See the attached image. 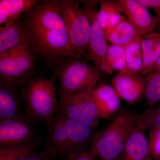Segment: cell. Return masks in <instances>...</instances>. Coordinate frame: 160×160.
Listing matches in <instances>:
<instances>
[{
	"mask_svg": "<svg viewBox=\"0 0 160 160\" xmlns=\"http://www.w3.org/2000/svg\"><path fill=\"white\" fill-rule=\"evenodd\" d=\"M93 95L100 119L110 118L119 109L120 97L113 86L102 84L94 88Z\"/></svg>",
	"mask_w": 160,
	"mask_h": 160,
	"instance_id": "15",
	"label": "cell"
},
{
	"mask_svg": "<svg viewBox=\"0 0 160 160\" xmlns=\"http://www.w3.org/2000/svg\"><path fill=\"white\" fill-rule=\"evenodd\" d=\"M16 88V86L1 80L0 121L22 115Z\"/></svg>",
	"mask_w": 160,
	"mask_h": 160,
	"instance_id": "18",
	"label": "cell"
},
{
	"mask_svg": "<svg viewBox=\"0 0 160 160\" xmlns=\"http://www.w3.org/2000/svg\"><path fill=\"white\" fill-rule=\"evenodd\" d=\"M117 160H152L145 130L138 126L134 128Z\"/></svg>",
	"mask_w": 160,
	"mask_h": 160,
	"instance_id": "14",
	"label": "cell"
},
{
	"mask_svg": "<svg viewBox=\"0 0 160 160\" xmlns=\"http://www.w3.org/2000/svg\"><path fill=\"white\" fill-rule=\"evenodd\" d=\"M125 48L127 69L124 72L130 73H140L143 64L141 37L132 42Z\"/></svg>",
	"mask_w": 160,
	"mask_h": 160,
	"instance_id": "23",
	"label": "cell"
},
{
	"mask_svg": "<svg viewBox=\"0 0 160 160\" xmlns=\"http://www.w3.org/2000/svg\"><path fill=\"white\" fill-rule=\"evenodd\" d=\"M58 2L70 39L68 57L86 59L89 49L91 24L86 11L82 6L80 7L81 1Z\"/></svg>",
	"mask_w": 160,
	"mask_h": 160,
	"instance_id": "5",
	"label": "cell"
},
{
	"mask_svg": "<svg viewBox=\"0 0 160 160\" xmlns=\"http://www.w3.org/2000/svg\"><path fill=\"white\" fill-rule=\"evenodd\" d=\"M100 5L98 18L106 38L120 23L127 19L122 14L124 11L118 1L102 0Z\"/></svg>",
	"mask_w": 160,
	"mask_h": 160,
	"instance_id": "17",
	"label": "cell"
},
{
	"mask_svg": "<svg viewBox=\"0 0 160 160\" xmlns=\"http://www.w3.org/2000/svg\"><path fill=\"white\" fill-rule=\"evenodd\" d=\"M35 54L29 41L0 53L1 80L16 87L26 84L31 79Z\"/></svg>",
	"mask_w": 160,
	"mask_h": 160,
	"instance_id": "6",
	"label": "cell"
},
{
	"mask_svg": "<svg viewBox=\"0 0 160 160\" xmlns=\"http://www.w3.org/2000/svg\"><path fill=\"white\" fill-rule=\"evenodd\" d=\"M59 160H95L90 153L85 151H80L67 155Z\"/></svg>",
	"mask_w": 160,
	"mask_h": 160,
	"instance_id": "29",
	"label": "cell"
},
{
	"mask_svg": "<svg viewBox=\"0 0 160 160\" xmlns=\"http://www.w3.org/2000/svg\"><path fill=\"white\" fill-rule=\"evenodd\" d=\"M60 113L62 117L66 135L72 153L84 151V148L91 144L94 134L93 129Z\"/></svg>",
	"mask_w": 160,
	"mask_h": 160,
	"instance_id": "13",
	"label": "cell"
},
{
	"mask_svg": "<svg viewBox=\"0 0 160 160\" xmlns=\"http://www.w3.org/2000/svg\"><path fill=\"white\" fill-rule=\"evenodd\" d=\"M144 95L148 105L152 108L160 101V74L145 77Z\"/></svg>",
	"mask_w": 160,
	"mask_h": 160,
	"instance_id": "25",
	"label": "cell"
},
{
	"mask_svg": "<svg viewBox=\"0 0 160 160\" xmlns=\"http://www.w3.org/2000/svg\"><path fill=\"white\" fill-rule=\"evenodd\" d=\"M138 126L145 130L160 128V104L155 108H148L142 114H138Z\"/></svg>",
	"mask_w": 160,
	"mask_h": 160,
	"instance_id": "26",
	"label": "cell"
},
{
	"mask_svg": "<svg viewBox=\"0 0 160 160\" xmlns=\"http://www.w3.org/2000/svg\"><path fill=\"white\" fill-rule=\"evenodd\" d=\"M143 64L141 72L152 66L160 57V30L141 37Z\"/></svg>",
	"mask_w": 160,
	"mask_h": 160,
	"instance_id": "20",
	"label": "cell"
},
{
	"mask_svg": "<svg viewBox=\"0 0 160 160\" xmlns=\"http://www.w3.org/2000/svg\"><path fill=\"white\" fill-rule=\"evenodd\" d=\"M83 58L69 57L57 64L55 74L58 79L60 98L94 89L101 78L100 70Z\"/></svg>",
	"mask_w": 160,
	"mask_h": 160,
	"instance_id": "4",
	"label": "cell"
},
{
	"mask_svg": "<svg viewBox=\"0 0 160 160\" xmlns=\"http://www.w3.org/2000/svg\"><path fill=\"white\" fill-rule=\"evenodd\" d=\"M112 82L120 98L129 104L138 102L144 95L145 77L140 73L121 72Z\"/></svg>",
	"mask_w": 160,
	"mask_h": 160,
	"instance_id": "11",
	"label": "cell"
},
{
	"mask_svg": "<svg viewBox=\"0 0 160 160\" xmlns=\"http://www.w3.org/2000/svg\"><path fill=\"white\" fill-rule=\"evenodd\" d=\"M141 37L129 21L126 20L120 23L106 38L111 45L125 47Z\"/></svg>",
	"mask_w": 160,
	"mask_h": 160,
	"instance_id": "22",
	"label": "cell"
},
{
	"mask_svg": "<svg viewBox=\"0 0 160 160\" xmlns=\"http://www.w3.org/2000/svg\"><path fill=\"white\" fill-rule=\"evenodd\" d=\"M48 126L46 146L54 149L59 159L72 153L66 135L62 117L59 112H56L54 117Z\"/></svg>",
	"mask_w": 160,
	"mask_h": 160,
	"instance_id": "12",
	"label": "cell"
},
{
	"mask_svg": "<svg viewBox=\"0 0 160 160\" xmlns=\"http://www.w3.org/2000/svg\"><path fill=\"white\" fill-rule=\"evenodd\" d=\"M158 23L157 29L156 31L160 30V18L158 19Z\"/></svg>",
	"mask_w": 160,
	"mask_h": 160,
	"instance_id": "32",
	"label": "cell"
},
{
	"mask_svg": "<svg viewBox=\"0 0 160 160\" xmlns=\"http://www.w3.org/2000/svg\"><path fill=\"white\" fill-rule=\"evenodd\" d=\"M138 114L128 110L118 113L106 127L93 135L89 152L92 157L102 160H117L138 126Z\"/></svg>",
	"mask_w": 160,
	"mask_h": 160,
	"instance_id": "2",
	"label": "cell"
},
{
	"mask_svg": "<svg viewBox=\"0 0 160 160\" xmlns=\"http://www.w3.org/2000/svg\"><path fill=\"white\" fill-rule=\"evenodd\" d=\"M34 134L32 122L25 115L0 121V146L30 142Z\"/></svg>",
	"mask_w": 160,
	"mask_h": 160,
	"instance_id": "9",
	"label": "cell"
},
{
	"mask_svg": "<svg viewBox=\"0 0 160 160\" xmlns=\"http://www.w3.org/2000/svg\"><path fill=\"white\" fill-rule=\"evenodd\" d=\"M143 76H147L149 75H154L160 74V57L152 65L146 69L145 71L140 73Z\"/></svg>",
	"mask_w": 160,
	"mask_h": 160,
	"instance_id": "31",
	"label": "cell"
},
{
	"mask_svg": "<svg viewBox=\"0 0 160 160\" xmlns=\"http://www.w3.org/2000/svg\"><path fill=\"white\" fill-rule=\"evenodd\" d=\"M42 136L30 142L0 146V160H23L35 151L42 144Z\"/></svg>",
	"mask_w": 160,
	"mask_h": 160,
	"instance_id": "21",
	"label": "cell"
},
{
	"mask_svg": "<svg viewBox=\"0 0 160 160\" xmlns=\"http://www.w3.org/2000/svg\"><path fill=\"white\" fill-rule=\"evenodd\" d=\"M40 2L38 0H1L0 25L18 19L21 14L29 12Z\"/></svg>",
	"mask_w": 160,
	"mask_h": 160,
	"instance_id": "19",
	"label": "cell"
},
{
	"mask_svg": "<svg viewBox=\"0 0 160 160\" xmlns=\"http://www.w3.org/2000/svg\"><path fill=\"white\" fill-rule=\"evenodd\" d=\"M149 155L152 160H160V128H152L149 132Z\"/></svg>",
	"mask_w": 160,
	"mask_h": 160,
	"instance_id": "27",
	"label": "cell"
},
{
	"mask_svg": "<svg viewBox=\"0 0 160 160\" xmlns=\"http://www.w3.org/2000/svg\"><path fill=\"white\" fill-rule=\"evenodd\" d=\"M107 62L113 70L124 72L127 69L125 47L108 45L107 48Z\"/></svg>",
	"mask_w": 160,
	"mask_h": 160,
	"instance_id": "24",
	"label": "cell"
},
{
	"mask_svg": "<svg viewBox=\"0 0 160 160\" xmlns=\"http://www.w3.org/2000/svg\"><path fill=\"white\" fill-rule=\"evenodd\" d=\"M54 74L50 79H31L26 84L23 96L26 102L24 115L32 122H46L49 124L54 117L58 104L57 99Z\"/></svg>",
	"mask_w": 160,
	"mask_h": 160,
	"instance_id": "3",
	"label": "cell"
},
{
	"mask_svg": "<svg viewBox=\"0 0 160 160\" xmlns=\"http://www.w3.org/2000/svg\"><path fill=\"white\" fill-rule=\"evenodd\" d=\"M100 2L81 1L82 7L87 13L91 24L89 49L86 59L92 61L101 72L111 74L113 71L108 65L106 58L108 44L98 18L97 7Z\"/></svg>",
	"mask_w": 160,
	"mask_h": 160,
	"instance_id": "8",
	"label": "cell"
},
{
	"mask_svg": "<svg viewBox=\"0 0 160 160\" xmlns=\"http://www.w3.org/2000/svg\"><path fill=\"white\" fill-rule=\"evenodd\" d=\"M147 8L153 9L158 20L160 18V0H138Z\"/></svg>",
	"mask_w": 160,
	"mask_h": 160,
	"instance_id": "30",
	"label": "cell"
},
{
	"mask_svg": "<svg viewBox=\"0 0 160 160\" xmlns=\"http://www.w3.org/2000/svg\"><path fill=\"white\" fill-rule=\"evenodd\" d=\"M54 149L50 146H46V150L42 152H32L23 160H59Z\"/></svg>",
	"mask_w": 160,
	"mask_h": 160,
	"instance_id": "28",
	"label": "cell"
},
{
	"mask_svg": "<svg viewBox=\"0 0 160 160\" xmlns=\"http://www.w3.org/2000/svg\"><path fill=\"white\" fill-rule=\"evenodd\" d=\"M94 89H88L61 98L57 112L91 129H95L99 125L100 118L93 97Z\"/></svg>",
	"mask_w": 160,
	"mask_h": 160,
	"instance_id": "7",
	"label": "cell"
},
{
	"mask_svg": "<svg viewBox=\"0 0 160 160\" xmlns=\"http://www.w3.org/2000/svg\"><path fill=\"white\" fill-rule=\"evenodd\" d=\"M25 26L36 54L55 65L68 57L70 39L58 1H43L26 13Z\"/></svg>",
	"mask_w": 160,
	"mask_h": 160,
	"instance_id": "1",
	"label": "cell"
},
{
	"mask_svg": "<svg viewBox=\"0 0 160 160\" xmlns=\"http://www.w3.org/2000/svg\"><path fill=\"white\" fill-rule=\"evenodd\" d=\"M29 41V33L25 24L19 19L6 23L0 27V53Z\"/></svg>",
	"mask_w": 160,
	"mask_h": 160,
	"instance_id": "16",
	"label": "cell"
},
{
	"mask_svg": "<svg viewBox=\"0 0 160 160\" xmlns=\"http://www.w3.org/2000/svg\"><path fill=\"white\" fill-rule=\"evenodd\" d=\"M127 20L141 36L156 31L158 21L138 0H118Z\"/></svg>",
	"mask_w": 160,
	"mask_h": 160,
	"instance_id": "10",
	"label": "cell"
}]
</instances>
